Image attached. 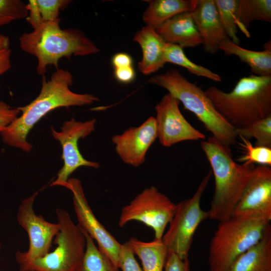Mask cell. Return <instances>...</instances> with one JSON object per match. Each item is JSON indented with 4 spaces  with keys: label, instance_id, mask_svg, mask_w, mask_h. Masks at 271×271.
I'll use <instances>...</instances> for the list:
<instances>
[{
    "label": "cell",
    "instance_id": "1",
    "mask_svg": "<svg viewBox=\"0 0 271 271\" xmlns=\"http://www.w3.org/2000/svg\"><path fill=\"white\" fill-rule=\"evenodd\" d=\"M72 83V74L61 68L57 69L49 80L43 77L38 96L29 104L19 107L22 114L1 133L4 142L9 146L29 152L32 148L27 141L29 132L48 112L59 107L81 106L99 100L92 94L73 92L70 89Z\"/></svg>",
    "mask_w": 271,
    "mask_h": 271
},
{
    "label": "cell",
    "instance_id": "2",
    "mask_svg": "<svg viewBox=\"0 0 271 271\" xmlns=\"http://www.w3.org/2000/svg\"><path fill=\"white\" fill-rule=\"evenodd\" d=\"M200 145L215 180L214 194L207 211L208 218L220 222L232 216L255 166L236 163L230 148L212 136L202 141Z\"/></svg>",
    "mask_w": 271,
    "mask_h": 271
},
{
    "label": "cell",
    "instance_id": "3",
    "mask_svg": "<svg viewBox=\"0 0 271 271\" xmlns=\"http://www.w3.org/2000/svg\"><path fill=\"white\" fill-rule=\"evenodd\" d=\"M204 91L217 111L235 129L271 114V76L241 78L229 92L215 86Z\"/></svg>",
    "mask_w": 271,
    "mask_h": 271
},
{
    "label": "cell",
    "instance_id": "4",
    "mask_svg": "<svg viewBox=\"0 0 271 271\" xmlns=\"http://www.w3.org/2000/svg\"><path fill=\"white\" fill-rule=\"evenodd\" d=\"M60 21L43 24L19 38L21 49L37 59V72L43 75L49 65L58 69L63 57L85 56L99 51L96 45L80 30L61 29Z\"/></svg>",
    "mask_w": 271,
    "mask_h": 271
},
{
    "label": "cell",
    "instance_id": "5",
    "mask_svg": "<svg viewBox=\"0 0 271 271\" xmlns=\"http://www.w3.org/2000/svg\"><path fill=\"white\" fill-rule=\"evenodd\" d=\"M150 83L163 87L195 115L214 138L229 147L236 143V129L215 109L205 91L176 69L152 77Z\"/></svg>",
    "mask_w": 271,
    "mask_h": 271
},
{
    "label": "cell",
    "instance_id": "6",
    "mask_svg": "<svg viewBox=\"0 0 271 271\" xmlns=\"http://www.w3.org/2000/svg\"><path fill=\"white\" fill-rule=\"evenodd\" d=\"M270 222L232 215L219 222L208 251L210 271H228L234 261L263 237Z\"/></svg>",
    "mask_w": 271,
    "mask_h": 271
},
{
    "label": "cell",
    "instance_id": "7",
    "mask_svg": "<svg viewBox=\"0 0 271 271\" xmlns=\"http://www.w3.org/2000/svg\"><path fill=\"white\" fill-rule=\"evenodd\" d=\"M60 229L54 239L56 248L45 255L27 259L15 255L20 271H76L83 259L86 247L85 235L65 210H56Z\"/></svg>",
    "mask_w": 271,
    "mask_h": 271
},
{
    "label": "cell",
    "instance_id": "8",
    "mask_svg": "<svg viewBox=\"0 0 271 271\" xmlns=\"http://www.w3.org/2000/svg\"><path fill=\"white\" fill-rule=\"evenodd\" d=\"M212 175L211 170L204 177L193 196L176 204L169 227L162 240L168 252H172L183 259L189 253L196 230L208 218L207 211L201 207V200Z\"/></svg>",
    "mask_w": 271,
    "mask_h": 271
},
{
    "label": "cell",
    "instance_id": "9",
    "mask_svg": "<svg viewBox=\"0 0 271 271\" xmlns=\"http://www.w3.org/2000/svg\"><path fill=\"white\" fill-rule=\"evenodd\" d=\"M176 204L154 187L145 188L121 209L118 225L124 226L132 221L143 223L154 231L156 239H161L172 219Z\"/></svg>",
    "mask_w": 271,
    "mask_h": 271
},
{
    "label": "cell",
    "instance_id": "10",
    "mask_svg": "<svg viewBox=\"0 0 271 271\" xmlns=\"http://www.w3.org/2000/svg\"><path fill=\"white\" fill-rule=\"evenodd\" d=\"M96 122L95 119L79 121L72 118L63 123L60 131H57L53 126L51 127L52 136L61 146L64 164L58 172L56 179L50 186L64 187L69 176L81 167L99 168V163L88 161L83 157L78 145L80 139H84L94 130Z\"/></svg>",
    "mask_w": 271,
    "mask_h": 271
},
{
    "label": "cell",
    "instance_id": "11",
    "mask_svg": "<svg viewBox=\"0 0 271 271\" xmlns=\"http://www.w3.org/2000/svg\"><path fill=\"white\" fill-rule=\"evenodd\" d=\"M64 187L73 194V203L79 226L96 241L99 249L118 268L121 244L97 220L89 206L80 181L68 180Z\"/></svg>",
    "mask_w": 271,
    "mask_h": 271
},
{
    "label": "cell",
    "instance_id": "12",
    "mask_svg": "<svg viewBox=\"0 0 271 271\" xmlns=\"http://www.w3.org/2000/svg\"><path fill=\"white\" fill-rule=\"evenodd\" d=\"M37 191L24 199L17 214V221L27 232L29 246L26 252L18 251L16 255L27 259L42 257L49 252L52 242L60 229V225L45 220L36 214L34 209Z\"/></svg>",
    "mask_w": 271,
    "mask_h": 271
},
{
    "label": "cell",
    "instance_id": "13",
    "mask_svg": "<svg viewBox=\"0 0 271 271\" xmlns=\"http://www.w3.org/2000/svg\"><path fill=\"white\" fill-rule=\"evenodd\" d=\"M180 103L173 95L168 93L155 106L157 138L165 147L183 141L206 138L184 117L179 107Z\"/></svg>",
    "mask_w": 271,
    "mask_h": 271
},
{
    "label": "cell",
    "instance_id": "14",
    "mask_svg": "<svg viewBox=\"0 0 271 271\" xmlns=\"http://www.w3.org/2000/svg\"><path fill=\"white\" fill-rule=\"evenodd\" d=\"M232 215L271 221V168L255 167Z\"/></svg>",
    "mask_w": 271,
    "mask_h": 271
},
{
    "label": "cell",
    "instance_id": "15",
    "mask_svg": "<svg viewBox=\"0 0 271 271\" xmlns=\"http://www.w3.org/2000/svg\"><path fill=\"white\" fill-rule=\"evenodd\" d=\"M157 139L155 117L151 116L140 125L130 127L111 138L116 153L129 166L138 167L146 160L148 151Z\"/></svg>",
    "mask_w": 271,
    "mask_h": 271
},
{
    "label": "cell",
    "instance_id": "16",
    "mask_svg": "<svg viewBox=\"0 0 271 271\" xmlns=\"http://www.w3.org/2000/svg\"><path fill=\"white\" fill-rule=\"evenodd\" d=\"M190 13L202 39L204 51L216 54L220 44L229 38L214 0H197L195 8Z\"/></svg>",
    "mask_w": 271,
    "mask_h": 271
},
{
    "label": "cell",
    "instance_id": "17",
    "mask_svg": "<svg viewBox=\"0 0 271 271\" xmlns=\"http://www.w3.org/2000/svg\"><path fill=\"white\" fill-rule=\"evenodd\" d=\"M167 43L179 45L183 49L202 44L190 12L179 14L155 29Z\"/></svg>",
    "mask_w": 271,
    "mask_h": 271
},
{
    "label": "cell",
    "instance_id": "18",
    "mask_svg": "<svg viewBox=\"0 0 271 271\" xmlns=\"http://www.w3.org/2000/svg\"><path fill=\"white\" fill-rule=\"evenodd\" d=\"M133 40L141 46L142 58L139 62V70L144 75L154 73L166 64L164 50L166 42L155 29L146 26L135 34Z\"/></svg>",
    "mask_w": 271,
    "mask_h": 271
},
{
    "label": "cell",
    "instance_id": "19",
    "mask_svg": "<svg viewBox=\"0 0 271 271\" xmlns=\"http://www.w3.org/2000/svg\"><path fill=\"white\" fill-rule=\"evenodd\" d=\"M228 271H271V226L262 238L239 255Z\"/></svg>",
    "mask_w": 271,
    "mask_h": 271
},
{
    "label": "cell",
    "instance_id": "20",
    "mask_svg": "<svg viewBox=\"0 0 271 271\" xmlns=\"http://www.w3.org/2000/svg\"><path fill=\"white\" fill-rule=\"evenodd\" d=\"M143 15V22L156 29L173 17L186 12H191L197 0H152Z\"/></svg>",
    "mask_w": 271,
    "mask_h": 271
},
{
    "label": "cell",
    "instance_id": "21",
    "mask_svg": "<svg viewBox=\"0 0 271 271\" xmlns=\"http://www.w3.org/2000/svg\"><path fill=\"white\" fill-rule=\"evenodd\" d=\"M228 55L237 56L241 61L246 63L254 75L271 76V48H264L261 51L243 48L229 39L223 41L219 47Z\"/></svg>",
    "mask_w": 271,
    "mask_h": 271
},
{
    "label": "cell",
    "instance_id": "22",
    "mask_svg": "<svg viewBox=\"0 0 271 271\" xmlns=\"http://www.w3.org/2000/svg\"><path fill=\"white\" fill-rule=\"evenodd\" d=\"M127 241L141 260L143 271H163L168 251L162 238L145 242L131 237Z\"/></svg>",
    "mask_w": 271,
    "mask_h": 271
},
{
    "label": "cell",
    "instance_id": "23",
    "mask_svg": "<svg viewBox=\"0 0 271 271\" xmlns=\"http://www.w3.org/2000/svg\"><path fill=\"white\" fill-rule=\"evenodd\" d=\"M69 0H30L26 4L28 15L26 18L33 29L43 24L60 21V11L71 3Z\"/></svg>",
    "mask_w": 271,
    "mask_h": 271
},
{
    "label": "cell",
    "instance_id": "24",
    "mask_svg": "<svg viewBox=\"0 0 271 271\" xmlns=\"http://www.w3.org/2000/svg\"><path fill=\"white\" fill-rule=\"evenodd\" d=\"M236 20L237 27L250 37L248 29L252 22H271V1L237 0Z\"/></svg>",
    "mask_w": 271,
    "mask_h": 271
},
{
    "label": "cell",
    "instance_id": "25",
    "mask_svg": "<svg viewBox=\"0 0 271 271\" xmlns=\"http://www.w3.org/2000/svg\"><path fill=\"white\" fill-rule=\"evenodd\" d=\"M165 63H171L185 68L190 73L216 82H221V77L217 73L191 61L179 45L166 43L164 50Z\"/></svg>",
    "mask_w": 271,
    "mask_h": 271
},
{
    "label": "cell",
    "instance_id": "26",
    "mask_svg": "<svg viewBox=\"0 0 271 271\" xmlns=\"http://www.w3.org/2000/svg\"><path fill=\"white\" fill-rule=\"evenodd\" d=\"M82 230L86 239V247L83 259L76 271H120L99 249L88 234Z\"/></svg>",
    "mask_w": 271,
    "mask_h": 271
},
{
    "label": "cell",
    "instance_id": "27",
    "mask_svg": "<svg viewBox=\"0 0 271 271\" xmlns=\"http://www.w3.org/2000/svg\"><path fill=\"white\" fill-rule=\"evenodd\" d=\"M238 137L250 140L254 138L255 145L271 148V114L247 126L236 129Z\"/></svg>",
    "mask_w": 271,
    "mask_h": 271
},
{
    "label": "cell",
    "instance_id": "28",
    "mask_svg": "<svg viewBox=\"0 0 271 271\" xmlns=\"http://www.w3.org/2000/svg\"><path fill=\"white\" fill-rule=\"evenodd\" d=\"M223 27L230 40L239 44L236 13L237 0H214Z\"/></svg>",
    "mask_w": 271,
    "mask_h": 271
},
{
    "label": "cell",
    "instance_id": "29",
    "mask_svg": "<svg viewBox=\"0 0 271 271\" xmlns=\"http://www.w3.org/2000/svg\"><path fill=\"white\" fill-rule=\"evenodd\" d=\"M241 141L240 145L244 149L243 155L237 161L246 166L254 165L271 167V148L261 146H253L248 139L238 137Z\"/></svg>",
    "mask_w": 271,
    "mask_h": 271
},
{
    "label": "cell",
    "instance_id": "30",
    "mask_svg": "<svg viewBox=\"0 0 271 271\" xmlns=\"http://www.w3.org/2000/svg\"><path fill=\"white\" fill-rule=\"evenodd\" d=\"M28 11L21 0H0V26L26 18Z\"/></svg>",
    "mask_w": 271,
    "mask_h": 271
},
{
    "label": "cell",
    "instance_id": "31",
    "mask_svg": "<svg viewBox=\"0 0 271 271\" xmlns=\"http://www.w3.org/2000/svg\"><path fill=\"white\" fill-rule=\"evenodd\" d=\"M118 268L121 271H143L137 262L128 241L121 244Z\"/></svg>",
    "mask_w": 271,
    "mask_h": 271
},
{
    "label": "cell",
    "instance_id": "32",
    "mask_svg": "<svg viewBox=\"0 0 271 271\" xmlns=\"http://www.w3.org/2000/svg\"><path fill=\"white\" fill-rule=\"evenodd\" d=\"M20 113L18 107H12L6 102L0 101V133L4 131Z\"/></svg>",
    "mask_w": 271,
    "mask_h": 271
},
{
    "label": "cell",
    "instance_id": "33",
    "mask_svg": "<svg viewBox=\"0 0 271 271\" xmlns=\"http://www.w3.org/2000/svg\"><path fill=\"white\" fill-rule=\"evenodd\" d=\"M165 271H191L189 258L183 259L172 252H168Z\"/></svg>",
    "mask_w": 271,
    "mask_h": 271
},
{
    "label": "cell",
    "instance_id": "34",
    "mask_svg": "<svg viewBox=\"0 0 271 271\" xmlns=\"http://www.w3.org/2000/svg\"><path fill=\"white\" fill-rule=\"evenodd\" d=\"M135 75L132 66L114 69L115 77L121 83H127L131 82L134 79Z\"/></svg>",
    "mask_w": 271,
    "mask_h": 271
},
{
    "label": "cell",
    "instance_id": "35",
    "mask_svg": "<svg viewBox=\"0 0 271 271\" xmlns=\"http://www.w3.org/2000/svg\"><path fill=\"white\" fill-rule=\"evenodd\" d=\"M112 64L115 68L132 66V59L128 54L118 53L115 54L111 60Z\"/></svg>",
    "mask_w": 271,
    "mask_h": 271
},
{
    "label": "cell",
    "instance_id": "36",
    "mask_svg": "<svg viewBox=\"0 0 271 271\" xmlns=\"http://www.w3.org/2000/svg\"><path fill=\"white\" fill-rule=\"evenodd\" d=\"M11 50L10 49L0 52V75H2L11 68Z\"/></svg>",
    "mask_w": 271,
    "mask_h": 271
},
{
    "label": "cell",
    "instance_id": "37",
    "mask_svg": "<svg viewBox=\"0 0 271 271\" xmlns=\"http://www.w3.org/2000/svg\"><path fill=\"white\" fill-rule=\"evenodd\" d=\"M10 39L8 37L0 34V52L9 49Z\"/></svg>",
    "mask_w": 271,
    "mask_h": 271
},
{
    "label": "cell",
    "instance_id": "38",
    "mask_svg": "<svg viewBox=\"0 0 271 271\" xmlns=\"http://www.w3.org/2000/svg\"><path fill=\"white\" fill-rule=\"evenodd\" d=\"M0 246H1V245H0Z\"/></svg>",
    "mask_w": 271,
    "mask_h": 271
}]
</instances>
